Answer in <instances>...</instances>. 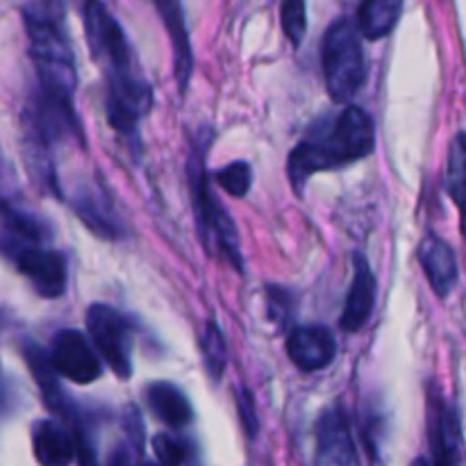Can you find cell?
Masks as SVG:
<instances>
[{"label": "cell", "instance_id": "22", "mask_svg": "<svg viewBox=\"0 0 466 466\" xmlns=\"http://www.w3.org/2000/svg\"><path fill=\"white\" fill-rule=\"evenodd\" d=\"M200 350H203V360L209 376L214 380H221L228 364V346L226 337H223V332L218 330V326L214 321L205 323L203 337H200Z\"/></svg>", "mask_w": 466, "mask_h": 466}, {"label": "cell", "instance_id": "19", "mask_svg": "<svg viewBox=\"0 0 466 466\" xmlns=\"http://www.w3.org/2000/svg\"><path fill=\"white\" fill-rule=\"evenodd\" d=\"M403 14V3L400 0H369L358 9V27L364 39H385L399 23Z\"/></svg>", "mask_w": 466, "mask_h": 466}, {"label": "cell", "instance_id": "20", "mask_svg": "<svg viewBox=\"0 0 466 466\" xmlns=\"http://www.w3.org/2000/svg\"><path fill=\"white\" fill-rule=\"evenodd\" d=\"M25 360L30 364V371L35 373L36 382L41 387V394H44L46 405L53 410L55 414H62V417H68L71 414V405H68L66 396L59 390L57 380H55V371L48 362V355L41 353L35 344L25 346Z\"/></svg>", "mask_w": 466, "mask_h": 466}, {"label": "cell", "instance_id": "18", "mask_svg": "<svg viewBox=\"0 0 466 466\" xmlns=\"http://www.w3.org/2000/svg\"><path fill=\"white\" fill-rule=\"evenodd\" d=\"M157 12L162 14L168 35H171L173 59H176V80L180 82V89H185L187 82H189L194 57H191V44L189 35H187L182 5L173 3V0H164V3H157Z\"/></svg>", "mask_w": 466, "mask_h": 466}, {"label": "cell", "instance_id": "12", "mask_svg": "<svg viewBox=\"0 0 466 466\" xmlns=\"http://www.w3.org/2000/svg\"><path fill=\"white\" fill-rule=\"evenodd\" d=\"M287 355L300 371H321L337 358V339L328 328H294L287 339Z\"/></svg>", "mask_w": 466, "mask_h": 466}, {"label": "cell", "instance_id": "23", "mask_svg": "<svg viewBox=\"0 0 466 466\" xmlns=\"http://www.w3.org/2000/svg\"><path fill=\"white\" fill-rule=\"evenodd\" d=\"M214 180L221 187L223 191H228L235 198H244L250 189V180H253V171H250V164L239 159V162H232L228 167L214 171Z\"/></svg>", "mask_w": 466, "mask_h": 466}, {"label": "cell", "instance_id": "13", "mask_svg": "<svg viewBox=\"0 0 466 466\" xmlns=\"http://www.w3.org/2000/svg\"><path fill=\"white\" fill-rule=\"evenodd\" d=\"M353 268V285H350L344 314H341L339 319V326L344 328L346 332L362 330L369 323V319H371L373 308H376L378 282L371 267H369L367 258H364V255H355Z\"/></svg>", "mask_w": 466, "mask_h": 466}, {"label": "cell", "instance_id": "17", "mask_svg": "<svg viewBox=\"0 0 466 466\" xmlns=\"http://www.w3.org/2000/svg\"><path fill=\"white\" fill-rule=\"evenodd\" d=\"M146 400H148L150 412L168 428H187L194 419V410L185 391L171 382H153L146 390Z\"/></svg>", "mask_w": 466, "mask_h": 466}, {"label": "cell", "instance_id": "24", "mask_svg": "<svg viewBox=\"0 0 466 466\" xmlns=\"http://www.w3.org/2000/svg\"><path fill=\"white\" fill-rule=\"evenodd\" d=\"M282 27H285V35L289 36L291 44L299 48L303 44L305 30H308V9L305 3L300 0H289V3L282 5Z\"/></svg>", "mask_w": 466, "mask_h": 466}, {"label": "cell", "instance_id": "1", "mask_svg": "<svg viewBox=\"0 0 466 466\" xmlns=\"http://www.w3.org/2000/svg\"><path fill=\"white\" fill-rule=\"evenodd\" d=\"M373 148L376 127L371 116L364 109L350 105L337 116L323 121L321 127H312V132L291 150L287 159L291 187L296 194H303V187L314 173L349 167L369 157Z\"/></svg>", "mask_w": 466, "mask_h": 466}, {"label": "cell", "instance_id": "21", "mask_svg": "<svg viewBox=\"0 0 466 466\" xmlns=\"http://www.w3.org/2000/svg\"><path fill=\"white\" fill-rule=\"evenodd\" d=\"M444 185L453 203L466 209V132H458L451 139Z\"/></svg>", "mask_w": 466, "mask_h": 466}, {"label": "cell", "instance_id": "11", "mask_svg": "<svg viewBox=\"0 0 466 466\" xmlns=\"http://www.w3.org/2000/svg\"><path fill=\"white\" fill-rule=\"evenodd\" d=\"M428 437H431L432 464L458 466L460 464V419L453 405L437 394L428 403Z\"/></svg>", "mask_w": 466, "mask_h": 466}, {"label": "cell", "instance_id": "27", "mask_svg": "<svg viewBox=\"0 0 466 466\" xmlns=\"http://www.w3.org/2000/svg\"><path fill=\"white\" fill-rule=\"evenodd\" d=\"M412 466H428V462H426V460H417V462H414Z\"/></svg>", "mask_w": 466, "mask_h": 466}, {"label": "cell", "instance_id": "5", "mask_svg": "<svg viewBox=\"0 0 466 466\" xmlns=\"http://www.w3.org/2000/svg\"><path fill=\"white\" fill-rule=\"evenodd\" d=\"M85 321L91 344L103 355L105 364L112 369L114 376L127 380L132 376V346H135L132 323L121 312L103 303L91 305Z\"/></svg>", "mask_w": 466, "mask_h": 466}, {"label": "cell", "instance_id": "10", "mask_svg": "<svg viewBox=\"0 0 466 466\" xmlns=\"http://www.w3.org/2000/svg\"><path fill=\"white\" fill-rule=\"evenodd\" d=\"M314 466H362L358 446L341 408H330L317 421Z\"/></svg>", "mask_w": 466, "mask_h": 466}, {"label": "cell", "instance_id": "7", "mask_svg": "<svg viewBox=\"0 0 466 466\" xmlns=\"http://www.w3.org/2000/svg\"><path fill=\"white\" fill-rule=\"evenodd\" d=\"M0 250L7 255L18 271L30 280L35 291L44 299H59L66 291L68 267L59 250L46 248L44 244H23V241L0 239Z\"/></svg>", "mask_w": 466, "mask_h": 466}, {"label": "cell", "instance_id": "8", "mask_svg": "<svg viewBox=\"0 0 466 466\" xmlns=\"http://www.w3.org/2000/svg\"><path fill=\"white\" fill-rule=\"evenodd\" d=\"M150 105H153V86L139 71L107 80L105 109H107V121L118 132L135 130L137 123L150 112Z\"/></svg>", "mask_w": 466, "mask_h": 466}, {"label": "cell", "instance_id": "14", "mask_svg": "<svg viewBox=\"0 0 466 466\" xmlns=\"http://www.w3.org/2000/svg\"><path fill=\"white\" fill-rule=\"evenodd\" d=\"M417 255L419 264H421L432 291H435L440 299H446V296L455 289V285H458L460 280V268L453 248H451L441 237L428 235L423 237L421 244H419Z\"/></svg>", "mask_w": 466, "mask_h": 466}, {"label": "cell", "instance_id": "25", "mask_svg": "<svg viewBox=\"0 0 466 466\" xmlns=\"http://www.w3.org/2000/svg\"><path fill=\"white\" fill-rule=\"evenodd\" d=\"M155 455H157L159 466H182L187 460V446L185 441H180L177 437L167 435V432H159L153 440Z\"/></svg>", "mask_w": 466, "mask_h": 466}, {"label": "cell", "instance_id": "26", "mask_svg": "<svg viewBox=\"0 0 466 466\" xmlns=\"http://www.w3.org/2000/svg\"><path fill=\"white\" fill-rule=\"evenodd\" d=\"M237 408H239V417L244 421L246 432L250 437L258 435V414H255V403L253 396L246 390H237Z\"/></svg>", "mask_w": 466, "mask_h": 466}, {"label": "cell", "instance_id": "3", "mask_svg": "<svg viewBox=\"0 0 466 466\" xmlns=\"http://www.w3.org/2000/svg\"><path fill=\"white\" fill-rule=\"evenodd\" d=\"M323 73L328 94L335 103H349L367 82V57L362 39L346 16L330 23L323 36Z\"/></svg>", "mask_w": 466, "mask_h": 466}, {"label": "cell", "instance_id": "15", "mask_svg": "<svg viewBox=\"0 0 466 466\" xmlns=\"http://www.w3.org/2000/svg\"><path fill=\"white\" fill-rule=\"evenodd\" d=\"M32 451L41 466H68L77 455L76 437L55 419H44L32 428Z\"/></svg>", "mask_w": 466, "mask_h": 466}, {"label": "cell", "instance_id": "28", "mask_svg": "<svg viewBox=\"0 0 466 466\" xmlns=\"http://www.w3.org/2000/svg\"><path fill=\"white\" fill-rule=\"evenodd\" d=\"M146 466H157V464H146Z\"/></svg>", "mask_w": 466, "mask_h": 466}, {"label": "cell", "instance_id": "16", "mask_svg": "<svg viewBox=\"0 0 466 466\" xmlns=\"http://www.w3.org/2000/svg\"><path fill=\"white\" fill-rule=\"evenodd\" d=\"M71 203L82 223L89 226L96 235H100L103 239H116L121 235V223H118L112 203L103 189H91L86 185L80 187L73 194Z\"/></svg>", "mask_w": 466, "mask_h": 466}, {"label": "cell", "instance_id": "4", "mask_svg": "<svg viewBox=\"0 0 466 466\" xmlns=\"http://www.w3.org/2000/svg\"><path fill=\"white\" fill-rule=\"evenodd\" d=\"M189 187L191 198H194L196 226H198V235L203 239V244L212 253H223L230 262H235L237 268H241V250L237 228L232 223V218L228 217L226 209L221 208V203L209 191L208 176H205L203 157L200 155H191L189 157Z\"/></svg>", "mask_w": 466, "mask_h": 466}, {"label": "cell", "instance_id": "9", "mask_svg": "<svg viewBox=\"0 0 466 466\" xmlns=\"http://www.w3.org/2000/svg\"><path fill=\"white\" fill-rule=\"evenodd\" d=\"M48 362L55 376H62L76 385H91L103 376L98 353L82 332L59 330L50 344Z\"/></svg>", "mask_w": 466, "mask_h": 466}, {"label": "cell", "instance_id": "2", "mask_svg": "<svg viewBox=\"0 0 466 466\" xmlns=\"http://www.w3.org/2000/svg\"><path fill=\"white\" fill-rule=\"evenodd\" d=\"M30 57L41 85V100L73 109L77 73L76 57L64 30V7L59 3H30L23 7Z\"/></svg>", "mask_w": 466, "mask_h": 466}, {"label": "cell", "instance_id": "6", "mask_svg": "<svg viewBox=\"0 0 466 466\" xmlns=\"http://www.w3.org/2000/svg\"><path fill=\"white\" fill-rule=\"evenodd\" d=\"M85 32L91 46L96 62L103 66L105 80L121 77L127 73H137L135 57H132L130 44L126 32L109 14V9L100 3H89L85 7Z\"/></svg>", "mask_w": 466, "mask_h": 466}]
</instances>
